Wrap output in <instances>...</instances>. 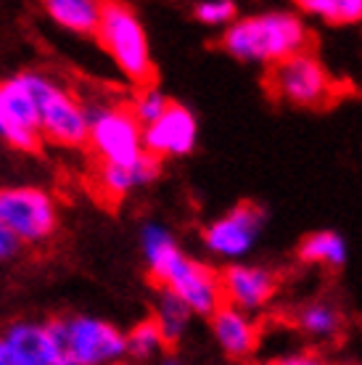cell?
I'll list each match as a JSON object with an SVG mask.
<instances>
[{
	"label": "cell",
	"instance_id": "4fadbf2b",
	"mask_svg": "<svg viewBox=\"0 0 362 365\" xmlns=\"http://www.w3.org/2000/svg\"><path fill=\"white\" fill-rule=\"evenodd\" d=\"M159 175H162V156L143 148V154L138 156L133 165H98L93 175V185H95L98 199L114 207L133 185L151 182Z\"/></svg>",
	"mask_w": 362,
	"mask_h": 365
},
{
	"label": "cell",
	"instance_id": "8992f818",
	"mask_svg": "<svg viewBox=\"0 0 362 365\" xmlns=\"http://www.w3.org/2000/svg\"><path fill=\"white\" fill-rule=\"evenodd\" d=\"M27 83L32 96H35L40 135H46L48 140H53L58 146H85L88 133H90L88 111L82 109L69 93L61 91L58 85H53L46 77H40V74H27Z\"/></svg>",
	"mask_w": 362,
	"mask_h": 365
},
{
	"label": "cell",
	"instance_id": "5b68a950",
	"mask_svg": "<svg viewBox=\"0 0 362 365\" xmlns=\"http://www.w3.org/2000/svg\"><path fill=\"white\" fill-rule=\"evenodd\" d=\"M58 365H100L127 352L125 336L114 326L93 318L53 320L46 326Z\"/></svg>",
	"mask_w": 362,
	"mask_h": 365
},
{
	"label": "cell",
	"instance_id": "d4e9b609",
	"mask_svg": "<svg viewBox=\"0 0 362 365\" xmlns=\"http://www.w3.org/2000/svg\"><path fill=\"white\" fill-rule=\"evenodd\" d=\"M272 365H326V363H320L315 355H299V357H286V360H275Z\"/></svg>",
	"mask_w": 362,
	"mask_h": 365
},
{
	"label": "cell",
	"instance_id": "ac0fdd59",
	"mask_svg": "<svg viewBox=\"0 0 362 365\" xmlns=\"http://www.w3.org/2000/svg\"><path fill=\"white\" fill-rule=\"evenodd\" d=\"M48 14L74 32H95L100 19V6L93 0H51L46 6Z\"/></svg>",
	"mask_w": 362,
	"mask_h": 365
},
{
	"label": "cell",
	"instance_id": "7402d4cb",
	"mask_svg": "<svg viewBox=\"0 0 362 365\" xmlns=\"http://www.w3.org/2000/svg\"><path fill=\"white\" fill-rule=\"evenodd\" d=\"M167 106H170V98H164L162 93H156V88H151V91H138V98L130 103V109H133L135 119L140 122V128L154 125L156 119L164 114Z\"/></svg>",
	"mask_w": 362,
	"mask_h": 365
},
{
	"label": "cell",
	"instance_id": "8fae6325",
	"mask_svg": "<svg viewBox=\"0 0 362 365\" xmlns=\"http://www.w3.org/2000/svg\"><path fill=\"white\" fill-rule=\"evenodd\" d=\"M264 222V210L254 201H241L227 217L217 220L214 225L204 230V241L209 249L222 252V255H241L249 249L259 228Z\"/></svg>",
	"mask_w": 362,
	"mask_h": 365
},
{
	"label": "cell",
	"instance_id": "5bb4252c",
	"mask_svg": "<svg viewBox=\"0 0 362 365\" xmlns=\"http://www.w3.org/2000/svg\"><path fill=\"white\" fill-rule=\"evenodd\" d=\"M212 329L230 360H249L262 341V326L252 323L233 307H219L212 315Z\"/></svg>",
	"mask_w": 362,
	"mask_h": 365
},
{
	"label": "cell",
	"instance_id": "cb8c5ba5",
	"mask_svg": "<svg viewBox=\"0 0 362 365\" xmlns=\"http://www.w3.org/2000/svg\"><path fill=\"white\" fill-rule=\"evenodd\" d=\"M14 249H16V238L11 236L9 230L0 225V259H3V257H9Z\"/></svg>",
	"mask_w": 362,
	"mask_h": 365
},
{
	"label": "cell",
	"instance_id": "44dd1931",
	"mask_svg": "<svg viewBox=\"0 0 362 365\" xmlns=\"http://www.w3.org/2000/svg\"><path fill=\"white\" fill-rule=\"evenodd\" d=\"M125 344H127V352L135 357H148V355H154L159 347H164V339H162V331H159L156 318H148V320H143V323H138L135 329L125 336Z\"/></svg>",
	"mask_w": 362,
	"mask_h": 365
},
{
	"label": "cell",
	"instance_id": "277c9868",
	"mask_svg": "<svg viewBox=\"0 0 362 365\" xmlns=\"http://www.w3.org/2000/svg\"><path fill=\"white\" fill-rule=\"evenodd\" d=\"M98 43L111 53L122 72L138 85V91L156 88V66L148 53L143 24L125 3H103L98 19Z\"/></svg>",
	"mask_w": 362,
	"mask_h": 365
},
{
	"label": "cell",
	"instance_id": "52a82bcc",
	"mask_svg": "<svg viewBox=\"0 0 362 365\" xmlns=\"http://www.w3.org/2000/svg\"><path fill=\"white\" fill-rule=\"evenodd\" d=\"M88 143L98 165H133L143 154V128L135 119L130 103L111 106L88 114Z\"/></svg>",
	"mask_w": 362,
	"mask_h": 365
},
{
	"label": "cell",
	"instance_id": "30bf717a",
	"mask_svg": "<svg viewBox=\"0 0 362 365\" xmlns=\"http://www.w3.org/2000/svg\"><path fill=\"white\" fill-rule=\"evenodd\" d=\"M219 283H222V297H225V307H262L281 292L283 273L278 270H267V267H244L233 265L219 270Z\"/></svg>",
	"mask_w": 362,
	"mask_h": 365
},
{
	"label": "cell",
	"instance_id": "7a4b0ae2",
	"mask_svg": "<svg viewBox=\"0 0 362 365\" xmlns=\"http://www.w3.org/2000/svg\"><path fill=\"white\" fill-rule=\"evenodd\" d=\"M315 35L301 24L294 14H257V16L241 19L233 27L222 32L217 46L236 56L241 61H264L278 64L291 56L312 53L315 51Z\"/></svg>",
	"mask_w": 362,
	"mask_h": 365
},
{
	"label": "cell",
	"instance_id": "ffe728a7",
	"mask_svg": "<svg viewBox=\"0 0 362 365\" xmlns=\"http://www.w3.org/2000/svg\"><path fill=\"white\" fill-rule=\"evenodd\" d=\"M301 11L323 16L328 24H354L362 21V0H299L296 3Z\"/></svg>",
	"mask_w": 362,
	"mask_h": 365
},
{
	"label": "cell",
	"instance_id": "484cf974",
	"mask_svg": "<svg viewBox=\"0 0 362 365\" xmlns=\"http://www.w3.org/2000/svg\"><path fill=\"white\" fill-rule=\"evenodd\" d=\"M0 365H16L14 363V357L9 355V349L3 347V344H0Z\"/></svg>",
	"mask_w": 362,
	"mask_h": 365
},
{
	"label": "cell",
	"instance_id": "603a6c76",
	"mask_svg": "<svg viewBox=\"0 0 362 365\" xmlns=\"http://www.w3.org/2000/svg\"><path fill=\"white\" fill-rule=\"evenodd\" d=\"M238 9L236 3H201L199 9H196V19L201 21H207V24H219V21H230V19H236Z\"/></svg>",
	"mask_w": 362,
	"mask_h": 365
},
{
	"label": "cell",
	"instance_id": "7c38bea8",
	"mask_svg": "<svg viewBox=\"0 0 362 365\" xmlns=\"http://www.w3.org/2000/svg\"><path fill=\"white\" fill-rule=\"evenodd\" d=\"M193 140H196V122L190 117V111L175 101H170V106L164 109V114L154 125L143 128L145 151L162 156V159L188 154L193 148Z\"/></svg>",
	"mask_w": 362,
	"mask_h": 365
},
{
	"label": "cell",
	"instance_id": "9c48e42d",
	"mask_svg": "<svg viewBox=\"0 0 362 365\" xmlns=\"http://www.w3.org/2000/svg\"><path fill=\"white\" fill-rule=\"evenodd\" d=\"M0 135L21 151L40 148V122L27 74L0 83Z\"/></svg>",
	"mask_w": 362,
	"mask_h": 365
},
{
	"label": "cell",
	"instance_id": "4316f807",
	"mask_svg": "<svg viewBox=\"0 0 362 365\" xmlns=\"http://www.w3.org/2000/svg\"><path fill=\"white\" fill-rule=\"evenodd\" d=\"M164 365H180V363H177V360H167Z\"/></svg>",
	"mask_w": 362,
	"mask_h": 365
},
{
	"label": "cell",
	"instance_id": "ba28073f",
	"mask_svg": "<svg viewBox=\"0 0 362 365\" xmlns=\"http://www.w3.org/2000/svg\"><path fill=\"white\" fill-rule=\"evenodd\" d=\"M0 225L21 241H43L56 230L53 199L40 188L0 191Z\"/></svg>",
	"mask_w": 362,
	"mask_h": 365
},
{
	"label": "cell",
	"instance_id": "e0dca14e",
	"mask_svg": "<svg viewBox=\"0 0 362 365\" xmlns=\"http://www.w3.org/2000/svg\"><path fill=\"white\" fill-rule=\"evenodd\" d=\"M296 257L304 265H326L328 270H338L344 265V241L331 230L309 233L299 241Z\"/></svg>",
	"mask_w": 362,
	"mask_h": 365
},
{
	"label": "cell",
	"instance_id": "6da1fadb",
	"mask_svg": "<svg viewBox=\"0 0 362 365\" xmlns=\"http://www.w3.org/2000/svg\"><path fill=\"white\" fill-rule=\"evenodd\" d=\"M143 244L148 255V281L156 289L175 294L188 310H196L199 315H209V318L219 307H225L217 270L180 255L172 238L154 225L145 228Z\"/></svg>",
	"mask_w": 362,
	"mask_h": 365
},
{
	"label": "cell",
	"instance_id": "d6986e66",
	"mask_svg": "<svg viewBox=\"0 0 362 365\" xmlns=\"http://www.w3.org/2000/svg\"><path fill=\"white\" fill-rule=\"evenodd\" d=\"M188 307L182 304L175 294L164 292L162 297V304H159V312H156L154 318L159 323V331H162V339H164V349L167 352H172L177 347V341H180V334H182V326H185V320H188Z\"/></svg>",
	"mask_w": 362,
	"mask_h": 365
},
{
	"label": "cell",
	"instance_id": "3957f363",
	"mask_svg": "<svg viewBox=\"0 0 362 365\" xmlns=\"http://www.w3.org/2000/svg\"><path fill=\"white\" fill-rule=\"evenodd\" d=\"M264 93L275 103H289L307 111H328L344 98V83L333 80L315 53L291 56L270 64L264 72Z\"/></svg>",
	"mask_w": 362,
	"mask_h": 365
},
{
	"label": "cell",
	"instance_id": "9a60e30c",
	"mask_svg": "<svg viewBox=\"0 0 362 365\" xmlns=\"http://www.w3.org/2000/svg\"><path fill=\"white\" fill-rule=\"evenodd\" d=\"M0 344L9 349L16 365H58L46 326H29V323L14 326L0 339Z\"/></svg>",
	"mask_w": 362,
	"mask_h": 365
},
{
	"label": "cell",
	"instance_id": "2e32d148",
	"mask_svg": "<svg viewBox=\"0 0 362 365\" xmlns=\"http://www.w3.org/2000/svg\"><path fill=\"white\" fill-rule=\"evenodd\" d=\"M289 323L294 329L304 331V334L338 336L346 326V318L333 302L312 299V302L299 304V307H294V312H289Z\"/></svg>",
	"mask_w": 362,
	"mask_h": 365
}]
</instances>
